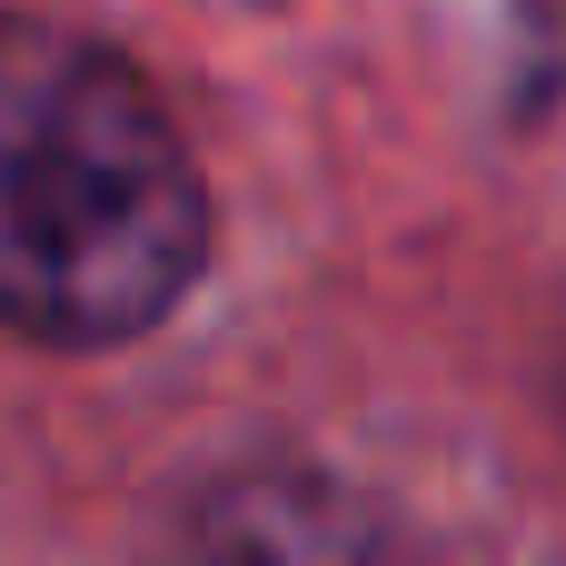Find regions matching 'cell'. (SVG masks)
Instances as JSON below:
<instances>
[{"label": "cell", "instance_id": "6da1fadb", "mask_svg": "<svg viewBox=\"0 0 566 566\" xmlns=\"http://www.w3.org/2000/svg\"><path fill=\"white\" fill-rule=\"evenodd\" d=\"M209 269V179L159 80L99 30L0 10V328L129 348Z\"/></svg>", "mask_w": 566, "mask_h": 566}]
</instances>
